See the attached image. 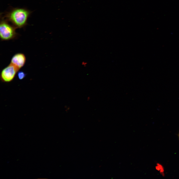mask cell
I'll return each instance as SVG.
<instances>
[{"mask_svg": "<svg viewBox=\"0 0 179 179\" xmlns=\"http://www.w3.org/2000/svg\"><path fill=\"white\" fill-rule=\"evenodd\" d=\"M31 13L25 8H13L6 12L3 17L16 28H20L27 25L28 18Z\"/></svg>", "mask_w": 179, "mask_h": 179, "instance_id": "obj_1", "label": "cell"}, {"mask_svg": "<svg viewBox=\"0 0 179 179\" xmlns=\"http://www.w3.org/2000/svg\"><path fill=\"white\" fill-rule=\"evenodd\" d=\"M16 28L3 17L0 18V38L2 41L14 40L17 38L18 34L16 32Z\"/></svg>", "mask_w": 179, "mask_h": 179, "instance_id": "obj_2", "label": "cell"}, {"mask_svg": "<svg viewBox=\"0 0 179 179\" xmlns=\"http://www.w3.org/2000/svg\"><path fill=\"white\" fill-rule=\"evenodd\" d=\"M19 70L10 63L3 68L0 74V79L2 82L9 83L12 81Z\"/></svg>", "mask_w": 179, "mask_h": 179, "instance_id": "obj_3", "label": "cell"}, {"mask_svg": "<svg viewBox=\"0 0 179 179\" xmlns=\"http://www.w3.org/2000/svg\"><path fill=\"white\" fill-rule=\"evenodd\" d=\"M26 57L24 54L19 53L15 54L12 57L10 63L20 70L25 65Z\"/></svg>", "mask_w": 179, "mask_h": 179, "instance_id": "obj_4", "label": "cell"}, {"mask_svg": "<svg viewBox=\"0 0 179 179\" xmlns=\"http://www.w3.org/2000/svg\"><path fill=\"white\" fill-rule=\"evenodd\" d=\"M17 75L18 79L20 80H22L25 77L26 74L24 71H19L17 73Z\"/></svg>", "mask_w": 179, "mask_h": 179, "instance_id": "obj_5", "label": "cell"}, {"mask_svg": "<svg viewBox=\"0 0 179 179\" xmlns=\"http://www.w3.org/2000/svg\"></svg>", "mask_w": 179, "mask_h": 179, "instance_id": "obj_6", "label": "cell"}]
</instances>
